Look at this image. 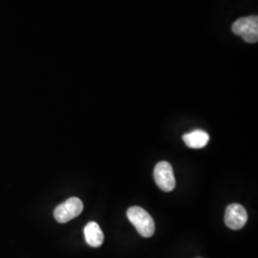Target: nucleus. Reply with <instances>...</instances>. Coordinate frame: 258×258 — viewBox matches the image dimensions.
Masks as SVG:
<instances>
[{
    "label": "nucleus",
    "mask_w": 258,
    "mask_h": 258,
    "mask_svg": "<svg viewBox=\"0 0 258 258\" xmlns=\"http://www.w3.org/2000/svg\"><path fill=\"white\" fill-rule=\"evenodd\" d=\"M127 218L143 237H150L155 231V223L147 211L140 207H131L127 211Z\"/></svg>",
    "instance_id": "nucleus-1"
},
{
    "label": "nucleus",
    "mask_w": 258,
    "mask_h": 258,
    "mask_svg": "<svg viewBox=\"0 0 258 258\" xmlns=\"http://www.w3.org/2000/svg\"><path fill=\"white\" fill-rule=\"evenodd\" d=\"M231 30L246 42L255 43L258 40V18L256 16H250L237 19L232 24Z\"/></svg>",
    "instance_id": "nucleus-2"
},
{
    "label": "nucleus",
    "mask_w": 258,
    "mask_h": 258,
    "mask_svg": "<svg viewBox=\"0 0 258 258\" xmlns=\"http://www.w3.org/2000/svg\"><path fill=\"white\" fill-rule=\"evenodd\" d=\"M83 210V202L77 197H72L55 208L54 216L56 221L63 224L78 217Z\"/></svg>",
    "instance_id": "nucleus-3"
},
{
    "label": "nucleus",
    "mask_w": 258,
    "mask_h": 258,
    "mask_svg": "<svg viewBox=\"0 0 258 258\" xmlns=\"http://www.w3.org/2000/svg\"><path fill=\"white\" fill-rule=\"evenodd\" d=\"M154 179L158 186L166 192H169L175 187V177L172 166L166 161L157 164L154 168Z\"/></svg>",
    "instance_id": "nucleus-4"
},
{
    "label": "nucleus",
    "mask_w": 258,
    "mask_h": 258,
    "mask_svg": "<svg viewBox=\"0 0 258 258\" xmlns=\"http://www.w3.org/2000/svg\"><path fill=\"white\" fill-rule=\"evenodd\" d=\"M248 221V213L245 208L239 204L228 206L225 213V223L231 230L242 229Z\"/></svg>",
    "instance_id": "nucleus-5"
},
{
    "label": "nucleus",
    "mask_w": 258,
    "mask_h": 258,
    "mask_svg": "<svg viewBox=\"0 0 258 258\" xmlns=\"http://www.w3.org/2000/svg\"><path fill=\"white\" fill-rule=\"evenodd\" d=\"M84 237L86 243L93 248L101 247L104 240L103 232L96 222H89L85 226Z\"/></svg>",
    "instance_id": "nucleus-6"
},
{
    "label": "nucleus",
    "mask_w": 258,
    "mask_h": 258,
    "mask_svg": "<svg viewBox=\"0 0 258 258\" xmlns=\"http://www.w3.org/2000/svg\"><path fill=\"white\" fill-rule=\"evenodd\" d=\"M184 144L190 148H203L210 141V135L203 130H194L183 136Z\"/></svg>",
    "instance_id": "nucleus-7"
}]
</instances>
